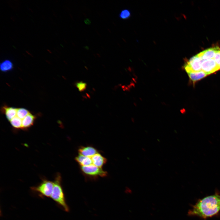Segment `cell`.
<instances>
[{"label":"cell","mask_w":220,"mask_h":220,"mask_svg":"<svg viewBox=\"0 0 220 220\" xmlns=\"http://www.w3.org/2000/svg\"><path fill=\"white\" fill-rule=\"evenodd\" d=\"M220 211V193L216 192L199 200L189 210L188 215L206 219L217 215Z\"/></svg>","instance_id":"obj_1"},{"label":"cell","mask_w":220,"mask_h":220,"mask_svg":"<svg viewBox=\"0 0 220 220\" xmlns=\"http://www.w3.org/2000/svg\"><path fill=\"white\" fill-rule=\"evenodd\" d=\"M53 182V187L50 197L66 212H68L69 207L65 200L64 191L61 185V177L58 173L55 176Z\"/></svg>","instance_id":"obj_2"},{"label":"cell","mask_w":220,"mask_h":220,"mask_svg":"<svg viewBox=\"0 0 220 220\" xmlns=\"http://www.w3.org/2000/svg\"><path fill=\"white\" fill-rule=\"evenodd\" d=\"M53 187V182L46 179H42L37 185L31 188V190L42 197H50Z\"/></svg>","instance_id":"obj_3"},{"label":"cell","mask_w":220,"mask_h":220,"mask_svg":"<svg viewBox=\"0 0 220 220\" xmlns=\"http://www.w3.org/2000/svg\"><path fill=\"white\" fill-rule=\"evenodd\" d=\"M80 169L85 176L90 178L95 179L99 177H105L107 175V171L93 164L81 166Z\"/></svg>","instance_id":"obj_4"},{"label":"cell","mask_w":220,"mask_h":220,"mask_svg":"<svg viewBox=\"0 0 220 220\" xmlns=\"http://www.w3.org/2000/svg\"><path fill=\"white\" fill-rule=\"evenodd\" d=\"M203 61L197 55H195L186 61L183 68L187 73L200 71L201 70Z\"/></svg>","instance_id":"obj_5"},{"label":"cell","mask_w":220,"mask_h":220,"mask_svg":"<svg viewBox=\"0 0 220 220\" xmlns=\"http://www.w3.org/2000/svg\"><path fill=\"white\" fill-rule=\"evenodd\" d=\"M220 69L215 60L211 59L203 61L201 63V70L208 75Z\"/></svg>","instance_id":"obj_6"},{"label":"cell","mask_w":220,"mask_h":220,"mask_svg":"<svg viewBox=\"0 0 220 220\" xmlns=\"http://www.w3.org/2000/svg\"><path fill=\"white\" fill-rule=\"evenodd\" d=\"M220 48L218 46L212 47L200 52L197 55L203 61L213 59L216 52Z\"/></svg>","instance_id":"obj_7"},{"label":"cell","mask_w":220,"mask_h":220,"mask_svg":"<svg viewBox=\"0 0 220 220\" xmlns=\"http://www.w3.org/2000/svg\"><path fill=\"white\" fill-rule=\"evenodd\" d=\"M78 152L79 154L89 157H92L98 153L95 148L91 146L80 147L78 149Z\"/></svg>","instance_id":"obj_8"},{"label":"cell","mask_w":220,"mask_h":220,"mask_svg":"<svg viewBox=\"0 0 220 220\" xmlns=\"http://www.w3.org/2000/svg\"><path fill=\"white\" fill-rule=\"evenodd\" d=\"M35 116L30 112L22 119V127L23 130H27L31 127L34 124L35 119Z\"/></svg>","instance_id":"obj_9"},{"label":"cell","mask_w":220,"mask_h":220,"mask_svg":"<svg viewBox=\"0 0 220 220\" xmlns=\"http://www.w3.org/2000/svg\"><path fill=\"white\" fill-rule=\"evenodd\" d=\"M1 110L5 115L7 119L9 121L16 116V108L4 106L2 108Z\"/></svg>","instance_id":"obj_10"},{"label":"cell","mask_w":220,"mask_h":220,"mask_svg":"<svg viewBox=\"0 0 220 220\" xmlns=\"http://www.w3.org/2000/svg\"><path fill=\"white\" fill-rule=\"evenodd\" d=\"M91 159L94 165L100 168H101L107 162V159L98 153L93 156Z\"/></svg>","instance_id":"obj_11"},{"label":"cell","mask_w":220,"mask_h":220,"mask_svg":"<svg viewBox=\"0 0 220 220\" xmlns=\"http://www.w3.org/2000/svg\"><path fill=\"white\" fill-rule=\"evenodd\" d=\"M188 74L189 78L193 83L204 78L208 75L202 70L197 72H190Z\"/></svg>","instance_id":"obj_12"},{"label":"cell","mask_w":220,"mask_h":220,"mask_svg":"<svg viewBox=\"0 0 220 220\" xmlns=\"http://www.w3.org/2000/svg\"><path fill=\"white\" fill-rule=\"evenodd\" d=\"M75 160L81 166H88L92 163L91 158L80 154L75 157Z\"/></svg>","instance_id":"obj_13"},{"label":"cell","mask_w":220,"mask_h":220,"mask_svg":"<svg viewBox=\"0 0 220 220\" xmlns=\"http://www.w3.org/2000/svg\"><path fill=\"white\" fill-rule=\"evenodd\" d=\"M13 68V64L9 60H6L2 61L0 65V70L3 72H6L11 71Z\"/></svg>","instance_id":"obj_14"},{"label":"cell","mask_w":220,"mask_h":220,"mask_svg":"<svg viewBox=\"0 0 220 220\" xmlns=\"http://www.w3.org/2000/svg\"><path fill=\"white\" fill-rule=\"evenodd\" d=\"M12 127L16 129H22V120L16 116L10 121Z\"/></svg>","instance_id":"obj_15"},{"label":"cell","mask_w":220,"mask_h":220,"mask_svg":"<svg viewBox=\"0 0 220 220\" xmlns=\"http://www.w3.org/2000/svg\"><path fill=\"white\" fill-rule=\"evenodd\" d=\"M29 111L25 108H20L17 109L16 116L22 119L29 113Z\"/></svg>","instance_id":"obj_16"},{"label":"cell","mask_w":220,"mask_h":220,"mask_svg":"<svg viewBox=\"0 0 220 220\" xmlns=\"http://www.w3.org/2000/svg\"><path fill=\"white\" fill-rule=\"evenodd\" d=\"M130 16V12L129 10L127 9L122 10L119 14V17L123 20L127 19L129 18Z\"/></svg>","instance_id":"obj_17"},{"label":"cell","mask_w":220,"mask_h":220,"mask_svg":"<svg viewBox=\"0 0 220 220\" xmlns=\"http://www.w3.org/2000/svg\"><path fill=\"white\" fill-rule=\"evenodd\" d=\"M76 86L79 91H82L86 89V84L85 82H80L76 83Z\"/></svg>","instance_id":"obj_18"},{"label":"cell","mask_w":220,"mask_h":220,"mask_svg":"<svg viewBox=\"0 0 220 220\" xmlns=\"http://www.w3.org/2000/svg\"><path fill=\"white\" fill-rule=\"evenodd\" d=\"M213 59L220 68V50L216 52Z\"/></svg>","instance_id":"obj_19"},{"label":"cell","mask_w":220,"mask_h":220,"mask_svg":"<svg viewBox=\"0 0 220 220\" xmlns=\"http://www.w3.org/2000/svg\"><path fill=\"white\" fill-rule=\"evenodd\" d=\"M84 22L86 24H90L91 23L90 20L89 19L87 18L85 20Z\"/></svg>","instance_id":"obj_20"}]
</instances>
